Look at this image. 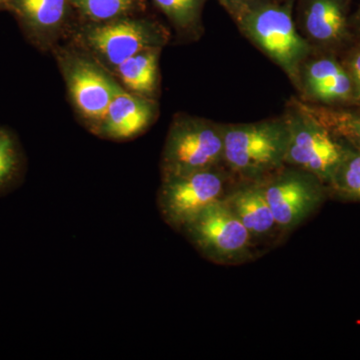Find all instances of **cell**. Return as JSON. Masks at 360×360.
<instances>
[{
  "instance_id": "cell-21",
  "label": "cell",
  "mask_w": 360,
  "mask_h": 360,
  "mask_svg": "<svg viewBox=\"0 0 360 360\" xmlns=\"http://www.w3.org/2000/svg\"><path fill=\"white\" fill-rule=\"evenodd\" d=\"M219 1L233 16L234 20H238L246 9L250 8L259 0H219Z\"/></svg>"
},
{
  "instance_id": "cell-4",
  "label": "cell",
  "mask_w": 360,
  "mask_h": 360,
  "mask_svg": "<svg viewBox=\"0 0 360 360\" xmlns=\"http://www.w3.org/2000/svg\"><path fill=\"white\" fill-rule=\"evenodd\" d=\"M241 30L292 79H297L310 45L296 32L290 6L265 4L262 0L236 20Z\"/></svg>"
},
{
  "instance_id": "cell-8",
  "label": "cell",
  "mask_w": 360,
  "mask_h": 360,
  "mask_svg": "<svg viewBox=\"0 0 360 360\" xmlns=\"http://www.w3.org/2000/svg\"><path fill=\"white\" fill-rule=\"evenodd\" d=\"M84 39L94 53L116 68L139 52L161 49L167 33L146 21L120 20L90 28Z\"/></svg>"
},
{
  "instance_id": "cell-2",
  "label": "cell",
  "mask_w": 360,
  "mask_h": 360,
  "mask_svg": "<svg viewBox=\"0 0 360 360\" xmlns=\"http://www.w3.org/2000/svg\"><path fill=\"white\" fill-rule=\"evenodd\" d=\"M180 233L198 253L214 264L236 265L257 257V243L224 200L207 206Z\"/></svg>"
},
{
  "instance_id": "cell-3",
  "label": "cell",
  "mask_w": 360,
  "mask_h": 360,
  "mask_svg": "<svg viewBox=\"0 0 360 360\" xmlns=\"http://www.w3.org/2000/svg\"><path fill=\"white\" fill-rule=\"evenodd\" d=\"M224 125L180 116L172 122L161 153V179L224 165Z\"/></svg>"
},
{
  "instance_id": "cell-5",
  "label": "cell",
  "mask_w": 360,
  "mask_h": 360,
  "mask_svg": "<svg viewBox=\"0 0 360 360\" xmlns=\"http://www.w3.org/2000/svg\"><path fill=\"white\" fill-rule=\"evenodd\" d=\"M236 181L224 165L162 179L156 198L161 219L180 232L207 206L224 200Z\"/></svg>"
},
{
  "instance_id": "cell-12",
  "label": "cell",
  "mask_w": 360,
  "mask_h": 360,
  "mask_svg": "<svg viewBox=\"0 0 360 360\" xmlns=\"http://www.w3.org/2000/svg\"><path fill=\"white\" fill-rule=\"evenodd\" d=\"M310 96L324 104L354 103V86L345 65L333 58L312 61L305 71Z\"/></svg>"
},
{
  "instance_id": "cell-23",
  "label": "cell",
  "mask_w": 360,
  "mask_h": 360,
  "mask_svg": "<svg viewBox=\"0 0 360 360\" xmlns=\"http://www.w3.org/2000/svg\"><path fill=\"white\" fill-rule=\"evenodd\" d=\"M4 1V0H0V2Z\"/></svg>"
},
{
  "instance_id": "cell-1",
  "label": "cell",
  "mask_w": 360,
  "mask_h": 360,
  "mask_svg": "<svg viewBox=\"0 0 360 360\" xmlns=\"http://www.w3.org/2000/svg\"><path fill=\"white\" fill-rule=\"evenodd\" d=\"M224 167L241 182L258 181L285 165V120L224 125Z\"/></svg>"
},
{
  "instance_id": "cell-10",
  "label": "cell",
  "mask_w": 360,
  "mask_h": 360,
  "mask_svg": "<svg viewBox=\"0 0 360 360\" xmlns=\"http://www.w3.org/2000/svg\"><path fill=\"white\" fill-rule=\"evenodd\" d=\"M156 113L155 101L122 89L113 97L96 134L111 141H129L148 129Z\"/></svg>"
},
{
  "instance_id": "cell-19",
  "label": "cell",
  "mask_w": 360,
  "mask_h": 360,
  "mask_svg": "<svg viewBox=\"0 0 360 360\" xmlns=\"http://www.w3.org/2000/svg\"><path fill=\"white\" fill-rule=\"evenodd\" d=\"M155 4L175 25L193 26L200 18L203 0H155Z\"/></svg>"
},
{
  "instance_id": "cell-13",
  "label": "cell",
  "mask_w": 360,
  "mask_h": 360,
  "mask_svg": "<svg viewBox=\"0 0 360 360\" xmlns=\"http://www.w3.org/2000/svg\"><path fill=\"white\" fill-rule=\"evenodd\" d=\"M307 32L314 41L336 44L347 37L348 18L345 0H309L304 13Z\"/></svg>"
},
{
  "instance_id": "cell-7",
  "label": "cell",
  "mask_w": 360,
  "mask_h": 360,
  "mask_svg": "<svg viewBox=\"0 0 360 360\" xmlns=\"http://www.w3.org/2000/svg\"><path fill=\"white\" fill-rule=\"evenodd\" d=\"M258 182L283 236L312 217L328 195L323 182L295 167L281 168Z\"/></svg>"
},
{
  "instance_id": "cell-17",
  "label": "cell",
  "mask_w": 360,
  "mask_h": 360,
  "mask_svg": "<svg viewBox=\"0 0 360 360\" xmlns=\"http://www.w3.org/2000/svg\"><path fill=\"white\" fill-rule=\"evenodd\" d=\"M347 142V141H345ZM328 193L345 200L360 201V150L347 143V151L331 177Z\"/></svg>"
},
{
  "instance_id": "cell-22",
  "label": "cell",
  "mask_w": 360,
  "mask_h": 360,
  "mask_svg": "<svg viewBox=\"0 0 360 360\" xmlns=\"http://www.w3.org/2000/svg\"><path fill=\"white\" fill-rule=\"evenodd\" d=\"M355 21H356L357 25L360 27V6L359 7V11H357L356 15H355Z\"/></svg>"
},
{
  "instance_id": "cell-6",
  "label": "cell",
  "mask_w": 360,
  "mask_h": 360,
  "mask_svg": "<svg viewBox=\"0 0 360 360\" xmlns=\"http://www.w3.org/2000/svg\"><path fill=\"white\" fill-rule=\"evenodd\" d=\"M284 120L288 130L284 162L314 175L328 186L345 155L347 142L319 122L302 103H295Z\"/></svg>"
},
{
  "instance_id": "cell-11",
  "label": "cell",
  "mask_w": 360,
  "mask_h": 360,
  "mask_svg": "<svg viewBox=\"0 0 360 360\" xmlns=\"http://www.w3.org/2000/svg\"><path fill=\"white\" fill-rule=\"evenodd\" d=\"M224 201L245 225L257 245L272 243L283 236L259 182L236 184L225 196Z\"/></svg>"
},
{
  "instance_id": "cell-15",
  "label": "cell",
  "mask_w": 360,
  "mask_h": 360,
  "mask_svg": "<svg viewBox=\"0 0 360 360\" xmlns=\"http://www.w3.org/2000/svg\"><path fill=\"white\" fill-rule=\"evenodd\" d=\"M25 167L20 142L13 132L0 127V196L11 193L20 186Z\"/></svg>"
},
{
  "instance_id": "cell-20",
  "label": "cell",
  "mask_w": 360,
  "mask_h": 360,
  "mask_svg": "<svg viewBox=\"0 0 360 360\" xmlns=\"http://www.w3.org/2000/svg\"><path fill=\"white\" fill-rule=\"evenodd\" d=\"M345 68H347L354 86V103L360 105V44L350 52Z\"/></svg>"
},
{
  "instance_id": "cell-18",
  "label": "cell",
  "mask_w": 360,
  "mask_h": 360,
  "mask_svg": "<svg viewBox=\"0 0 360 360\" xmlns=\"http://www.w3.org/2000/svg\"><path fill=\"white\" fill-rule=\"evenodd\" d=\"M92 20L110 21L130 11L135 0H73Z\"/></svg>"
},
{
  "instance_id": "cell-16",
  "label": "cell",
  "mask_w": 360,
  "mask_h": 360,
  "mask_svg": "<svg viewBox=\"0 0 360 360\" xmlns=\"http://www.w3.org/2000/svg\"><path fill=\"white\" fill-rule=\"evenodd\" d=\"M68 0H14L22 20L37 32H47L60 25Z\"/></svg>"
},
{
  "instance_id": "cell-14",
  "label": "cell",
  "mask_w": 360,
  "mask_h": 360,
  "mask_svg": "<svg viewBox=\"0 0 360 360\" xmlns=\"http://www.w3.org/2000/svg\"><path fill=\"white\" fill-rule=\"evenodd\" d=\"M160 49L139 52L116 68L123 84L135 94L151 96L158 82V58Z\"/></svg>"
},
{
  "instance_id": "cell-9",
  "label": "cell",
  "mask_w": 360,
  "mask_h": 360,
  "mask_svg": "<svg viewBox=\"0 0 360 360\" xmlns=\"http://www.w3.org/2000/svg\"><path fill=\"white\" fill-rule=\"evenodd\" d=\"M65 77L75 108L96 134L122 87L103 68L82 58L71 59L66 65Z\"/></svg>"
}]
</instances>
